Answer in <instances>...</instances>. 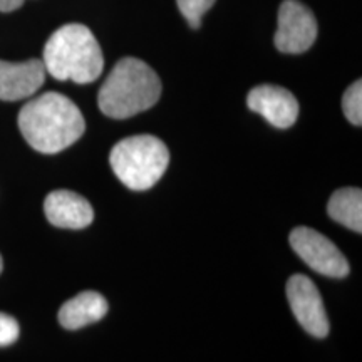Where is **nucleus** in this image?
Masks as SVG:
<instances>
[{"mask_svg": "<svg viewBox=\"0 0 362 362\" xmlns=\"http://www.w3.org/2000/svg\"><path fill=\"white\" fill-rule=\"evenodd\" d=\"M19 129L35 151L56 155L84 134L86 121L79 107L64 94L45 93L22 107Z\"/></svg>", "mask_w": 362, "mask_h": 362, "instance_id": "f257e3e1", "label": "nucleus"}, {"mask_svg": "<svg viewBox=\"0 0 362 362\" xmlns=\"http://www.w3.org/2000/svg\"><path fill=\"white\" fill-rule=\"evenodd\" d=\"M161 96V81L146 62L124 57L112 67L99 89L98 104L104 115L126 119L149 110Z\"/></svg>", "mask_w": 362, "mask_h": 362, "instance_id": "f03ea898", "label": "nucleus"}, {"mask_svg": "<svg viewBox=\"0 0 362 362\" xmlns=\"http://www.w3.org/2000/svg\"><path fill=\"white\" fill-rule=\"evenodd\" d=\"M45 72L57 81L88 84L96 81L104 69L101 45L88 27L67 24L57 29L44 47Z\"/></svg>", "mask_w": 362, "mask_h": 362, "instance_id": "7ed1b4c3", "label": "nucleus"}, {"mask_svg": "<svg viewBox=\"0 0 362 362\" xmlns=\"http://www.w3.org/2000/svg\"><path fill=\"white\" fill-rule=\"evenodd\" d=\"M110 163L121 183L134 192H144L155 187L165 175L170 163V151L156 136H129L115 144Z\"/></svg>", "mask_w": 362, "mask_h": 362, "instance_id": "20e7f679", "label": "nucleus"}, {"mask_svg": "<svg viewBox=\"0 0 362 362\" xmlns=\"http://www.w3.org/2000/svg\"><path fill=\"white\" fill-rule=\"evenodd\" d=\"M293 252L317 274L325 277L342 279L349 274V264L342 252L327 237L307 226L293 228L291 233Z\"/></svg>", "mask_w": 362, "mask_h": 362, "instance_id": "39448f33", "label": "nucleus"}, {"mask_svg": "<svg viewBox=\"0 0 362 362\" xmlns=\"http://www.w3.org/2000/svg\"><path fill=\"white\" fill-rule=\"evenodd\" d=\"M315 39L317 21L310 8L298 0H284L279 8L275 47L284 54H302L309 51Z\"/></svg>", "mask_w": 362, "mask_h": 362, "instance_id": "423d86ee", "label": "nucleus"}, {"mask_svg": "<svg viewBox=\"0 0 362 362\" xmlns=\"http://www.w3.org/2000/svg\"><path fill=\"white\" fill-rule=\"evenodd\" d=\"M287 298L293 315L310 336L324 339L329 334V319L322 297L305 275H293L287 282Z\"/></svg>", "mask_w": 362, "mask_h": 362, "instance_id": "0eeeda50", "label": "nucleus"}, {"mask_svg": "<svg viewBox=\"0 0 362 362\" xmlns=\"http://www.w3.org/2000/svg\"><path fill=\"white\" fill-rule=\"evenodd\" d=\"M247 104L253 112L264 116L272 126L287 129L298 116V103L291 90L279 86L262 84L253 88L247 96Z\"/></svg>", "mask_w": 362, "mask_h": 362, "instance_id": "6e6552de", "label": "nucleus"}, {"mask_svg": "<svg viewBox=\"0 0 362 362\" xmlns=\"http://www.w3.org/2000/svg\"><path fill=\"white\" fill-rule=\"evenodd\" d=\"M45 81V67L40 59L24 62L0 61V99L21 101L34 96Z\"/></svg>", "mask_w": 362, "mask_h": 362, "instance_id": "1a4fd4ad", "label": "nucleus"}, {"mask_svg": "<svg viewBox=\"0 0 362 362\" xmlns=\"http://www.w3.org/2000/svg\"><path fill=\"white\" fill-rule=\"evenodd\" d=\"M44 214L49 223L67 230L86 228L94 220L90 203L69 189H56L49 193L44 202Z\"/></svg>", "mask_w": 362, "mask_h": 362, "instance_id": "9d476101", "label": "nucleus"}, {"mask_svg": "<svg viewBox=\"0 0 362 362\" xmlns=\"http://www.w3.org/2000/svg\"><path fill=\"white\" fill-rule=\"evenodd\" d=\"M107 314V302L98 292H83L67 300L59 310V322L67 330H78L98 322Z\"/></svg>", "mask_w": 362, "mask_h": 362, "instance_id": "9b49d317", "label": "nucleus"}, {"mask_svg": "<svg viewBox=\"0 0 362 362\" xmlns=\"http://www.w3.org/2000/svg\"><path fill=\"white\" fill-rule=\"evenodd\" d=\"M327 214L337 223L361 233L362 230V193L359 188H341L330 197Z\"/></svg>", "mask_w": 362, "mask_h": 362, "instance_id": "f8f14e48", "label": "nucleus"}, {"mask_svg": "<svg viewBox=\"0 0 362 362\" xmlns=\"http://www.w3.org/2000/svg\"><path fill=\"white\" fill-rule=\"evenodd\" d=\"M342 110L347 119L354 126L362 123V83L356 81L347 88L342 96Z\"/></svg>", "mask_w": 362, "mask_h": 362, "instance_id": "ddd939ff", "label": "nucleus"}, {"mask_svg": "<svg viewBox=\"0 0 362 362\" xmlns=\"http://www.w3.org/2000/svg\"><path fill=\"white\" fill-rule=\"evenodd\" d=\"M216 0H176L181 16L187 19L189 27L198 29L202 24L203 16L214 7Z\"/></svg>", "mask_w": 362, "mask_h": 362, "instance_id": "4468645a", "label": "nucleus"}, {"mask_svg": "<svg viewBox=\"0 0 362 362\" xmlns=\"http://www.w3.org/2000/svg\"><path fill=\"white\" fill-rule=\"evenodd\" d=\"M21 329L13 317L0 312V347L11 346L19 339Z\"/></svg>", "mask_w": 362, "mask_h": 362, "instance_id": "2eb2a0df", "label": "nucleus"}, {"mask_svg": "<svg viewBox=\"0 0 362 362\" xmlns=\"http://www.w3.org/2000/svg\"><path fill=\"white\" fill-rule=\"evenodd\" d=\"M25 0H0V12H12L22 7Z\"/></svg>", "mask_w": 362, "mask_h": 362, "instance_id": "dca6fc26", "label": "nucleus"}, {"mask_svg": "<svg viewBox=\"0 0 362 362\" xmlns=\"http://www.w3.org/2000/svg\"><path fill=\"white\" fill-rule=\"evenodd\" d=\"M4 269V262H2V257H0V272Z\"/></svg>", "mask_w": 362, "mask_h": 362, "instance_id": "f3484780", "label": "nucleus"}]
</instances>
